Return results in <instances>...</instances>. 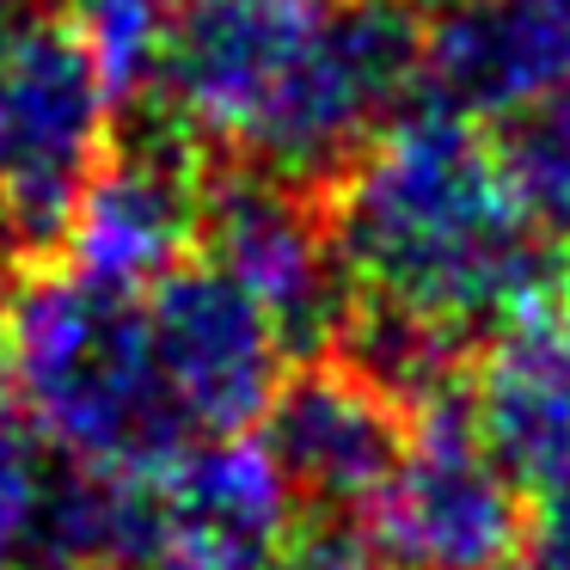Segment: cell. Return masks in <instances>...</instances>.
I'll return each instance as SVG.
<instances>
[{"label": "cell", "mask_w": 570, "mask_h": 570, "mask_svg": "<svg viewBox=\"0 0 570 570\" xmlns=\"http://www.w3.org/2000/svg\"><path fill=\"white\" fill-rule=\"evenodd\" d=\"M356 320L344 350L405 405L460 381L472 337L564 288L558 252L472 117L411 105L325 190Z\"/></svg>", "instance_id": "obj_1"}, {"label": "cell", "mask_w": 570, "mask_h": 570, "mask_svg": "<svg viewBox=\"0 0 570 570\" xmlns=\"http://www.w3.org/2000/svg\"><path fill=\"white\" fill-rule=\"evenodd\" d=\"M423 92V0H185L136 105L227 166L332 190Z\"/></svg>", "instance_id": "obj_2"}, {"label": "cell", "mask_w": 570, "mask_h": 570, "mask_svg": "<svg viewBox=\"0 0 570 570\" xmlns=\"http://www.w3.org/2000/svg\"><path fill=\"white\" fill-rule=\"evenodd\" d=\"M7 368L26 411L62 454L105 472H141L190 448L141 295L99 288L75 271H38L13 295Z\"/></svg>", "instance_id": "obj_3"}, {"label": "cell", "mask_w": 570, "mask_h": 570, "mask_svg": "<svg viewBox=\"0 0 570 570\" xmlns=\"http://www.w3.org/2000/svg\"><path fill=\"white\" fill-rule=\"evenodd\" d=\"M111 92L75 19L50 0H0V222L31 258L68 239L111 154Z\"/></svg>", "instance_id": "obj_4"}, {"label": "cell", "mask_w": 570, "mask_h": 570, "mask_svg": "<svg viewBox=\"0 0 570 570\" xmlns=\"http://www.w3.org/2000/svg\"><path fill=\"white\" fill-rule=\"evenodd\" d=\"M528 497L472 423L466 381L411 405V442L368 503V546L386 570H515Z\"/></svg>", "instance_id": "obj_5"}, {"label": "cell", "mask_w": 570, "mask_h": 570, "mask_svg": "<svg viewBox=\"0 0 570 570\" xmlns=\"http://www.w3.org/2000/svg\"><path fill=\"white\" fill-rule=\"evenodd\" d=\"M197 252L234 288H246L276 325V337L307 362L350 337L356 295L337 258L325 190H301L252 166H222L209 178Z\"/></svg>", "instance_id": "obj_6"}, {"label": "cell", "mask_w": 570, "mask_h": 570, "mask_svg": "<svg viewBox=\"0 0 570 570\" xmlns=\"http://www.w3.org/2000/svg\"><path fill=\"white\" fill-rule=\"evenodd\" d=\"M295 509L264 442H190L129 472V570H271L295 540Z\"/></svg>", "instance_id": "obj_7"}, {"label": "cell", "mask_w": 570, "mask_h": 570, "mask_svg": "<svg viewBox=\"0 0 570 570\" xmlns=\"http://www.w3.org/2000/svg\"><path fill=\"white\" fill-rule=\"evenodd\" d=\"M141 313L190 442L246 435L252 423H264L283 386L288 344L246 288H234L209 258H190L154 288H141Z\"/></svg>", "instance_id": "obj_8"}, {"label": "cell", "mask_w": 570, "mask_h": 570, "mask_svg": "<svg viewBox=\"0 0 570 570\" xmlns=\"http://www.w3.org/2000/svg\"><path fill=\"white\" fill-rule=\"evenodd\" d=\"M209 160L160 117H141L129 141H111L92 173L75 222H68V271L99 288L141 295L203 246V203H209Z\"/></svg>", "instance_id": "obj_9"}, {"label": "cell", "mask_w": 570, "mask_h": 570, "mask_svg": "<svg viewBox=\"0 0 570 570\" xmlns=\"http://www.w3.org/2000/svg\"><path fill=\"white\" fill-rule=\"evenodd\" d=\"M411 442V405L356 362H307L276 386L264 411V448L295 503L320 521L368 515Z\"/></svg>", "instance_id": "obj_10"}, {"label": "cell", "mask_w": 570, "mask_h": 570, "mask_svg": "<svg viewBox=\"0 0 570 570\" xmlns=\"http://www.w3.org/2000/svg\"><path fill=\"white\" fill-rule=\"evenodd\" d=\"M558 87H570V0H423V105L503 124Z\"/></svg>", "instance_id": "obj_11"}, {"label": "cell", "mask_w": 570, "mask_h": 570, "mask_svg": "<svg viewBox=\"0 0 570 570\" xmlns=\"http://www.w3.org/2000/svg\"><path fill=\"white\" fill-rule=\"evenodd\" d=\"M466 399L484 448L521 497L570 479V283L484 337Z\"/></svg>", "instance_id": "obj_12"}, {"label": "cell", "mask_w": 570, "mask_h": 570, "mask_svg": "<svg viewBox=\"0 0 570 570\" xmlns=\"http://www.w3.org/2000/svg\"><path fill=\"white\" fill-rule=\"evenodd\" d=\"M68 454L19 393H0V570H43Z\"/></svg>", "instance_id": "obj_13"}, {"label": "cell", "mask_w": 570, "mask_h": 570, "mask_svg": "<svg viewBox=\"0 0 570 570\" xmlns=\"http://www.w3.org/2000/svg\"><path fill=\"white\" fill-rule=\"evenodd\" d=\"M497 160L509 190L540 227V239L570 258V87L533 99L528 111L497 124Z\"/></svg>", "instance_id": "obj_14"}, {"label": "cell", "mask_w": 570, "mask_h": 570, "mask_svg": "<svg viewBox=\"0 0 570 570\" xmlns=\"http://www.w3.org/2000/svg\"><path fill=\"white\" fill-rule=\"evenodd\" d=\"M173 0H75V31L87 43L92 68H99L111 105L136 111L154 92L166 62V43H173Z\"/></svg>", "instance_id": "obj_15"}, {"label": "cell", "mask_w": 570, "mask_h": 570, "mask_svg": "<svg viewBox=\"0 0 570 570\" xmlns=\"http://www.w3.org/2000/svg\"><path fill=\"white\" fill-rule=\"evenodd\" d=\"M515 570H570V479L528 497Z\"/></svg>", "instance_id": "obj_16"}, {"label": "cell", "mask_w": 570, "mask_h": 570, "mask_svg": "<svg viewBox=\"0 0 570 570\" xmlns=\"http://www.w3.org/2000/svg\"><path fill=\"white\" fill-rule=\"evenodd\" d=\"M271 570H386V564L374 558L368 540H356V533L344 528V521H320L313 533H295Z\"/></svg>", "instance_id": "obj_17"}, {"label": "cell", "mask_w": 570, "mask_h": 570, "mask_svg": "<svg viewBox=\"0 0 570 570\" xmlns=\"http://www.w3.org/2000/svg\"><path fill=\"white\" fill-rule=\"evenodd\" d=\"M7 325H13V295H7V276H0V356H7Z\"/></svg>", "instance_id": "obj_18"}, {"label": "cell", "mask_w": 570, "mask_h": 570, "mask_svg": "<svg viewBox=\"0 0 570 570\" xmlns=\"http://www.w3.org/2000/svg\"><path fill=\"white\" fill-rule=\"evenodd\" d=\"M0 246H13V239H7V222H0Z\"/></svg>", "instance_id": "obj_19"}, {"label": "cell", "mask_w": 570, "mask_h": 570, "mask_svg": "<svg viewBox=\"0 0 570 570\" xmlns=\"http://www.w3.org/2000/svg\"><path fill=\"white\" fill-rule=\"evenodd\" d=\"M173 7H185V0H173Z\"/></svg>", "instance_id": "obj_20"}]
</instances>
